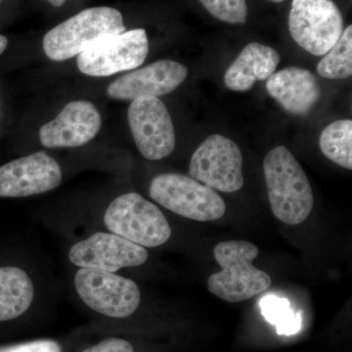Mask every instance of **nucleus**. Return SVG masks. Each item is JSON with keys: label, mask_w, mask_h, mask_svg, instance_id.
<instances>
[{"label": "nucleus", "mask_w": 352, "mask_h": 352, "mask_svg": "<svg viewBox=\"0 0 352 352\" xmlns=\"http://www.w3.org/2000/svg\"><path fill=\"white\" fill-rule=\"evenodd\" d=\"M263 171L273 214L289 226L302 223L311 212L314 198L302 166L288 148L278 146L264 157Z\"/></svg>", "instance_id": "nucleus-1"}, {"label": "nucleus", "mask_w": 352, "mask_h": 352, "mask_svg": "<svg viewBox=\"0 0 352 352\" xmlns=\"http://www.w3.org/2000/svg\"><path fill=\"white\" fill-rule=\"evenodd\" d=\"M258 254V248L248 241L219 243L214 256L222 270L208 277V292L226 302H240L266 291L270 275L252 265Z\"/></svg>", "instance_id": "nucleus-2"}, {"label": "nucleus", "mask_w": 352, "mask_h": 352, "mask_svg": "<svg viewBox=\"0 0 352 352\" xmlns=\"http://www.w3.org/2000/svg\"><path fill=\"white\" fill-rule=\"evenodd\" d=\"M124 32L126 27L119 10L112 7H94L50 30L44 36L43 50L53 61H64Z\"/></svg>", "instance_id": "nucleus-3"}, {"label": "nucleus", "mask_w": 352, "mask_h": 352, "mask_svg": "<svg viewBox=\"0 0 352 352\" xmlns=\"http://www.w3.org/2000/svg\"><path fill=\"white\" fill-rule=\"evenodd\" d=\"M104 222L111 232L144 248L164 245L171 235L170 223L161 210L138 193L113 200Z\"/></svg>", "instance_id": "nucleus-4"}, {"label": "nucleus", "mask_w": 352, "mask_h": 352, "mask_svg": "<svg viewBox=\"0 0 352 352\" xmlns=\"http://www.w3.org/2000/svg\"><path fill=\"white\" fill-rule=\"evenodd\" d=\"M150 196L166 210L196 221H212L226 214L223 199L189 176L163 173L150 185Z\"/></svg>", "instance_id": "nucleus-5"}, {"label": "nucleus", "mask_w": 352, "mask_h": 352, "mask_svg": "<svg viewBox=\"0 0 352 352\" xmlns=\"http://www.w3.org/2000/svg\"><path fill=\"white\" fill-rule=\"evenodd\" d=\"M289 30L300 47L322 56L342 36L344 19L333 0H293Z\"/></svg>", "instance_id": "nucleus-6"}, {"label": "nucleus", "mask_w": 352, "mask_h": 352, "mask_svg": "<svg viewBox=\"0 0 352 352\" xmlns=\"http://www.w3.org/2000/svg\"><path fill=\"white\" fill-rule=\"evenodd\" d=\"M75 287L88 307L113 318H126L140 305L135 282L109 271L82 267L76 272Z\"/></svg>", "instance_id": "nucleus-7"}, {"label": "nucleus", "mask_w": 352, "mask_h": 352, "mask_svg": "<svg viewBox=\"0 0 352 352\" xmlns=\"http://www.w3.org/2000/svg\"><path fill=\"white\" fill-rule=\"evenodd\" d=\"M189 173L193 179L217 191H239L245 182L239 146L220 134L210 135L192 155Z\"/></svg>", "instance_id": "nucleus-8"}, {"label": "nucleus", "mask_w": 352, "mask_h": 352, "mask_svg": "<svg viewBox=\"0 0 352 352\" xmlns=\"http://www.w3.org/2000/svg\"><path fill=\"white\" fill-rule=\"evenodd\" d=\"M127 118L134 142L145 159L159 161L173 152L176 141L175 126L168 108L157 97L134 99Z\"/></svg>", "instance_id": "nucleus-9"}, {"label": "nucleus", "mask_w": 352, "mask_h": 352, "mask_svg": "<svg viewBox=\"0 0 352 352\" xmlns=\"http://www.w3.org/2000/svg\"><path fill=\"white\" fill-rule=\"evenodd\" d=\"M149 52L145 30L126 31L103 39L78 56V68L89 76H109L138 68Z\"/></svg>", "instance_id": "nucleus-10"}, {"label": "nucleus", "mask_w": 352, "mask_h": 352, "mask_svg": "<svg viewBox=\"0 0 352 352\" xmlns=\"http://www.w3.org/2000/svg\"><path fill=\"white\" fill-rule=\"evenodd\" d=\"M72 263L83 268L117 272L122 268L144 264L148 252L142 245L113 233H95L71 248Z\"/></svg>", "instance_id": "nucleus-11"}, {"label": "nucleus", "mask_w": 352, "mask_h": 352, "mask_svg": "<svg viewBox=\"0 0 352 352\" xmlns=\"http://www.w3.org/2000/svg\"><path fill=\"white\" fill-rule=\"evenodd\" d=\"M62 182L59 164L43 152L0 166V197L21 198L46 193Z\"/></svg>", "instance_id": "nucleus-12"}, {"label": "nucleus", "mask_w": 352, "mask_h": 352, "mask_svg": "<svg viewBox=\"0 0 352 352\" xmlns=\"http://www.w3.org/2000/svg\"><path fill=\"white\" fill-rule=\"evenodd\" d=\"M188 75L179 62L161 60L118 78L107 88L111 98L132 100L143 96L159 97L170 94Z\"/></svg>", "instance_id": "nucleus-13"}, {"label": "nucleus", "mask_w": 352, "mask_h": 352, "mask_svg": "<svg viewBox=\"0 0 352 352\" xmlns=\"http://www.w3.org/2000/svg\"><path fill=\"white\" fill-rule=\"evenodd\" d=\"M102 118L91 102L73 101L39 131L46 148H75L87 144L100 131Z\"/></svg>", "instance_id": "nucleus-14"}, {"label": "nucleus", "mask_w": 352, "mask_h": 352, "mask_svg": "<svg viewBox=\"0 0 352 352\" xmlns=\"http://www.w3.org/2000/svg\"><path fill=\"white\" fill-rule=\"evenodd\" d=\"M268 94L292 115L305 116L320 98L316 76L307 69L289 67L273 74L266 82Z\"/></svg>", "instance_id": "nucleus-15"}, {"label": "nucleus", "mask_w": 352, "mask_h": 352, "mask_svg": "<svg viewBox=\"0 0 352 352\" xmlns=\"http://www.w3.org/2000/svg\"><path fill=\"white\" fill-rule=\"evenodd\" d=\"M281 61L279 53L258 43L248 44L227 69L224 82L233 91H248L254 83L268 80Z\"/></svg>", "instance_id": "nucleus-16"}, {"label": "nucleus", "mask_w": 352, "mask_h": 352, "mask_svg": "<svg viewBox=\"0 0 352 352\" xmlns=\"http://www.w3.org/2000/svg\"><path fill=\"white\" fill-rule=\"evenodd\" d=\"M34 296V285L24 270L14 266L0 267V322L24 314Z\"/></svg>", "instance_id": "nucleus-17"}, {"label": "nucleus", "mask_w": 352, "mask_h": 352, "mask_svg": "<svg viewBox=\"0 0 352 352\" xmlns=\"http://www.w3.org/2000/svg\"><path fill=\"white\" fill-rule=\"evenodd\" d=\"M319 145L329 160L346 170H352L351 120H336L324 129Z\"/></svg>", "instance_id": "nucleus-18"}, {"label": "nucleus", "mask_w": 352, "mask_h": 352, "mask_svg": "<svg viewBox=\"0 0 352 352\" xmlns=\"http://www.w3.org/2000/svg\"><path fill=\"white\" fill-rule=\"evenodd\" d=\"M319 75L329 80H344L352 75V25L342 36L317 66Z\"/></svg>", "instance_id": "nucleus-19"}, {"label": "nucleus", "mask_w": 352, "mask_h": 352, "mask_svg": "<svg viewBox=\"0 0 352 352\" xmlns=\"http://www.w3.org/2000/svg\"><path fill=\"white\" fill-rule=\"evenodd\" d=\"M261 308L266 321L276 326L278 335H296L302 329V312L294 311L286 298L264 296L261 300Z\"/></svg>", "instance_id": "nucleus-20"}, {"label": "nucleus", "mask_w": 352, "mask_h": 352, "mask_svg": "<svg viewBox=\"0 0 352 352\" xmlns=\"http://www.w3.org/2000/svg\"><path fill=\"white\" fill-rule=\"evenodd\" d=\"M203 6L221 22L243 25L248 20L247 0H199Z\"/></svg>", "instance_id": "nucleus-21"}, {"label": "nucleus", "mask_w": 352, "mask_h": 352, "mask_svg": "<svg viewBox=\"0 0 352 352\" xmlns=\"http://www.w3.org/2000/svg\"><path fill=\"white\" fill-rule=\"evenodd\" d=\"M0 352H62V349L54 340H43L25 342L17 346L2 347Z\"/></svg>", "instance_id": "nucleus-22"}, {"label": "nucleus", "mask_w": 352, "mask_h": 352, "mask_svg": "<svg viewBox=\"0 0 352 352\" xmlns=\"http://www.w3.org/2000/svg\"><path fill=\"white\" fill-rule=\"evenodd\" d=\"M82 352H134L133 347L129 342L122 339H108L99 344L88 347Z\"/></svg>", "instance_id": "nucleus-23"}, {"label": "nucleus", "mask_w": 352, "mask_h": 352, "mask_svg": "<svg viewBox=\"0 0 352 352\" xmlns=\"http://www.w3.org/2000/svg\"><path fill=\"white\" fill-rule=\"evenodd\" d=\"M7 45H8V39L6 36L0 34V55L6 50Z\"/></svg>", "instance_id": "nucleus-24"}, {"label": "nucleus", "mask_w": 352, "mask_h": 352, "mask_svg": "<svg viewBox=\"0 0 352 352\" xmlns=\"http://www.w3.org/2000/svg\"><path fill=\"white\" fill-rule=\"evenodd\" d=\"M47 1L50 2L53 7H61L64 6L67 0H47Z\"/></svg>", "instance_id": "nucleus-25"}, {"label": "nucleus", "mask_w": 352, "mask_h": 352, "mask_svg": "<svg viewBox=\"0 0 352 352\" xmlns=\"http://www.w3.org/2000/svg\"><path fill=\"white\" fill-rule=\"evenodd\" d=\"M270 1L276 2V3H278V2H282L283 0H270Z\"/></svg>", "instance_id": "nucleus-26"}]
</instances>
